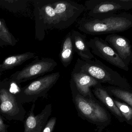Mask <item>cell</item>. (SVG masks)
<instances>
[{
  "instance_id": "11",
  "label": "cell",
  "mask_w": 132,
  "mask_h": 132,
  "mask_svg": "<svg viewBox=\"0 0 132 132\" xmlns=\"http://www.w3.org/2000/svg\"><path fill=\"white\" fill-rule=\"evenodd\" d=\"M35 104L33 103L28 114L24 120V132H42L52 112V105L48 104L42 112L35 115Z\"/></svg>"
},
{
  "instance_id": "1",
  "label": "cell",
  "mask_w": 132,
  "mask_h": 132,
  "mask_svg": "<svg viewBox=\"0 0 132 132\" xmlns=\"http://www.w3.org/2000/svg\"><path fill=\"white\" fill-rule=\"evenodd\" d=\"M35 38L43 40L46 31L65 29L74 23L85 9L70 0H34Z\"/></svg>"
},
{
  "instance_id": "14",
  "label": "cell",
  "mask_w": 132,
  "mask_h": 132,
  "mask_svg": "<svg viewBox=\"0 0 132 132\" xmlns=\"http://www.w3.org/2000/svg\"><path fill=\"white\" fill-rule=\"evenodd\" d=\"M71 39L74 51L81 59L92 60L95 58L88 45L86 36L79 32L73 30L71 32Z\"/></svg>"
},
{
  "instance_id": "7",
  "label": "cell",
  "mask_w": 132,
  "mask_h": 132,
  "mask_svg": "<svg viewBox=\"0 0 132 132\" xmlns=\"http://www.w3.org/2000/svg\"><path fill=\"white\" fill-rule=\"evenodd\" d=\"M85 5L90 18L100 19L132 9V0H89Z\"/></svg>"
},
{
  "instance_id": "8",
  "label": "cell",
  "mask_w": 132,
  "mask_h": 132,
  "mask_svg": "<svg viewBox=\"0 0 132 132\" xmlns=\"http://www.w3.org/2000/svg\"><path fill=\"white\" fill-rule=\"evenodd\" d=\"M57 66L56 62L52 58H36L22 69L13 74L10 79L19 85L21 83L35 79L52 72Z\"/></svg>"
},
{
  "instance_id": "21",
  "label": "cell",
  "mask_w": 132,
  "mask_h": 132,
  "mask_svg": "<svg viewBox=\"0 0 132 132\" xmlns=\"http://www.w3.org/2000/svg\"><path fill=\"white\" fill-rule=\"evenodd\" d=\"M56 121L57 118L56 117L51 118L47 122L42 132H53Z\"/></svg>"
},
{
  "instance_id": "19",
  "label": "cell",
  "mask_w": 132,
  "mask_h": 132,
  "mask_svg": "<svg viewBox=\"0 0 132 132\" xmlns=\"http://www.w3.org/2000/svg\"><path fill=\"white\" fill-rule=\"evenodd\" d=\"M28 2V1L0 0V7L12 12H17L24 10L27 7Z\"/></svg>"
},
{
  "instance_id": "9",
  "label": "cell",
  "mask_w": 132,
  "mask_h": 132,
  "mask_svg": "<svg viewBox=\"0 0 132 132\" xmlns=\"http://www.w3.org/2000/svg\"><path fill=\"white\" fill-rule=\"evenodd\" d=\"M89 48L95 55L125 71L129 69L128 66L122 60L115 50L101 38L95 37L87 42Z\"/></svg>"
},
{
  "instance_id": "2",
  "label": "cell",
  "mask_w": 132,
  "mask_h": 132,
  "mask_svg": "<svg viewBox=\"0 0 132 132\" xmlns=\"http://www.w3.org/2000/svg\"><path fill=\"white\" fill-rule=\"evenodd\" d=\"M132 27V14L123 12L105 18H84L79 21L77 28L85 34L99 35L124 32Z\"/></svg>"
},
{
  "instance_id": "23",
  "label": "cell",
  "mask_w": 132,
  "mask_h": 132,
  "mask_svg": "<svg viewBox=\"0 0 132 132\" xmlns=\"http://www.w3.org/2000/svg\"><path fill=\"white\" fill-rule=\"evenodd\" d=\"M131 125H132V121Z\"/></svg>"
},
{
  "instance_id": "13",
  "label": "cell",
  "mask_w": 132,
  "mask_h": 132,
  "mask_svg": "<svg viewBox=\"0 0 132 132\" xmlns=\"http://www.w3.org/2000/svg\"><path fill=\"white\" fill-rule=\"evenodd\" d=\"M95 97L107 108L120 122L125 121L124 117L114 102V98L108 93L105 88L100 84L92 89Z\"/></svg>"
},
{
  "instance_id": "18",
  "label": "cell",
  "mask_w": 132,
  "mask_h": 132,
  "mask_svg": "<svg viewBox=\"0 0 132 132\" xmlns=\"http://www.w3.org/2000/svg\"><path fill=\"white\" fill-rule=\"evenodd\" d=\"M105 88L112 97L121 100L132 107V91L112 86H108Z\"/></svg>"
},
{
  "instance_id": "6",
  "label": "cell",
  "mask_w": 132,
  "mask_h": 132,
  "mask_svg": "<svg viewBox=\"0 0 132 132\" xmlns=\"http://www.w3.org/2000/svg\"><path fill=\"white\" fill-rule=\"evenodd\" d=\"M60 76V72H56L41 77L20 88L15 94L20 104L35 102L39 98H45L50 89L55 85Z\"/></svg>"
},
{
  "instance_id": "15",
  "label": "cell",
  "mask_w": 132,
  "mask_h": 132,
  "mask_svg": "<svg viewBox=\"0 0 132 132\" xmlns=\"http://www.w3.org/2000/svg\"><path fill=\"white\" fill-rule=\"evenodd\" d=\"M35 56V53H34L27 52L8 57L0 64V73L20 66Z\"/></svg>"
},
{
  "instance_id": "20",
  "label": "cell",
  "mask_w": 132,
  "mask_h": 132,
  "mask_svg": "<svg viewBox=\"0 0 132 132\" xmlns=\"http://www.w3.org/2000/svg\"><path fill=\"white\" fill-rule=\"evenodd\" d=\"M114 102L120 111L126 122L131 125L132 107L125 102H122L114 99Z\"/></svg>"
},
{
  "instance_id": "3",
  "label": "cell",
  "mask_w": 132,
  "mask_h": 132,
  "mask_svg": "<svg viewBox=\"0 0 132 132\" xmlns=\"http://www.w3.org/2000/svg\"><path fill=\"white\" fill-rule=\"evenodd\" d=\"M72 72L86 74L101 84H109L132 91V88L126 78L97 59L83 60L78 58Z\"/></svg>"
},
{
  "instance_id": "24",
  "label": "cell",
  "mask_w": 132,
  "mask_h": 132,
  "mask_svg": "<svg viewBox=\"0 0 132 132\" xmlns=\"http://www.w3.org/2000/svg\"></svg>"
},
{
  "instance_id": "16",
  "label": "cell",
  "mask_w": 132,
  "mask_h": 132,
  "mask_svg": "<svg viewBox=\"0 0 132 132\" xmlns=\"http://www.w3.org/2000/svg\"><path fill=\"white\" fill-rule=\"evenodd\" d=\"M74 51L71 32H70L63 41L59 54L60 60L64 67H67L71 63L73 57Z\"/></svg>"
},
{
  "instance_id": "22",
  "label": "cell",
  "mask_w": 132,
  "mask_h": 132,
  "mask_svg": "<svg viewBox=\"0 0 132 132\" xmlns=\"http://www.w3.org/2000/svg\"><path fill=\"white\" fill-rule=\"evenodd\" d=\"M9 125H6L4 121V119L0 114V132H8Z\"/></svg>"
},
{
  "instance_id": "17",
  "label": "cell",
  "mask_w": 132,
  "mask_h": 132,
  "mask_svg": "<svg viewBox=\"0 0 132 132\" xmlns=\"http://www.w3.org/2000/svg\"><path fill=\"white\" fill-rule=\"evenodd\" d=\"M17 42L16 39L7 27L4 20L0 18V47L14 46Z\"/></svg>"
},
{
  "instance_id": "12",
  "label": "cell",
  "mask_w": 132,
  "mask_h": 132,
  "mask_svg": "<svg viewBox=\"0 0 132 132\" xmlns=\"http://www.w3.org/2000/svg\"><path fill=\"white\" fill-rule=\"evenodd\" d=\"M105 41L115 50L122 60L127 66L132 61V49L130 41L126 37L111 34L105 38Z\"/></svg>"
},
{
  "instance_id": "5",
  "label": "cell",
  "mask_w": 132,
  "mask_h": 132,
  "mask_svg": "<svg viewBox=\"0 0 132 132\" xmlns=\"http://www.w3.org/2000/svg\"><path fill=\"white\" fill-rule=\"evenodd\" d=\"M17 85L10 79L0 82V114L9 121L22 122L26 111L16 99V93L12 91Z\"/></svg>"
},
{
  "instance_id": "10",
  "label": "cell",
  "mask_w": 132,
  "mask_h": 132,
  "mask_svg": "<svg viewBox=\"0 0 132 132\" xmlns=\"http://www.w3.org/2000/svg\"><path fill=\"white\" fill-rule=\"evenodd\" d=\"M101 84L88 74L83 73L71 72L70 80L71 92H75L90 100L96 99L92 88Z\"/></svg>"
},
{
  "instance_id": "4",
  "label": "cell",
  "mask_w": 132,
  "mask_h": 132,
  "mask_svg": "<svg viewBox=\"0 0 132 132\" xmlns=\"http://www.w3.org/2000/svg\"><path fill=\"white\" fill-rule=\"evenodd\" d=\"M72 101L78 116L96 126L102 132L111 122V117L106 108L96 98L90 100L75 92H71Z\"/></svg>"
}]
</instances>
